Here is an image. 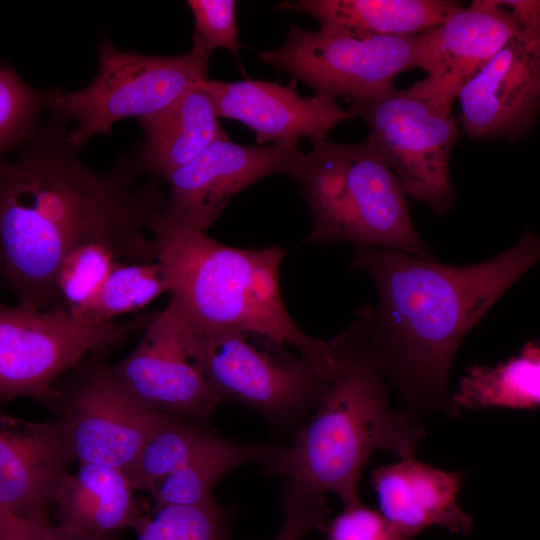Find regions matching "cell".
<instances>
[{"instance_id":"cell-24","label":"cell","mask_w":540,"mask_h":540,"mask_svg":"<svg viewBox=\"0 0 540 540\" xmlns=\"http://www.w3.org/2000/svg\"><path fill=\"white\" fill-rule=\"evenodd\" d=\"M225 440L214 427L169 414L125 474L135 490L150 493L162 478L214 450Z\"/></svg>"},{"instance_id":"cell-31","label":"cell","mask_w":540,"mask_h":540,"mask_svg":"<svg viewBox=\"0 0 540 540\" xmlns=\"http://www.w3.org/2000/svg\"><path fill=\"white\" fill-rule=\"evenodd\" d=\"M324 533L326 540H409L380 511L361 501L343 506Z\"/></svg>"},{"instance_id":"cell-12","label":"cell","mask_w":540,"mask_h":540,"mask_svg":"<svg viewBox=\"0 0 540 540\" xmlns=\"http://www.w3.org/2000/svg\"><path fill=\"white\" fill-rule=\"evenodd\" d=\"M110 368L153 409L213 427V412L220 400L198 360L194 333L170 303L155 312L140 342Z\"/></svg>"},{"instance_id":"cell-28","label":"cell","mask_w":540,"mask_h":540,"mask_svg":"<svg viewBox=\"0 0 540 540\" xmlns=\"http://www.w3.org/2000/svg\"><path fill=\"white\" fill-rule=\"evenodd\" d=\"M121 263H130L114 246L105 242L79 245L64 259L56 279L64 310L81 312L98 294L106 279Z\"/></svg>"},{"instance_id":"cell-7","label":"cell","mask_w":540,"mask_h":540,"mask_svg":"<svg viewBox=\"0 0 540 540\" xmlns=\"http://www.w3.org/2000/svg\"><path fill=\"white\" fill-rule=\"evenodd\" d=\"M368 139L398 178L405 194L442 216L454 205L450 157L457 128L451 105L423 89L363 95L349 100Z\"/></svg>"},{"instance_id":"cell-27","label":"cell","mask_w":540,"mask_h":540,"mask_svg":"<svg viewBox=\"0 0 540 540\" xmlns=\"http://www.w3.org/2000/svg\"><path fill=\"white\" fill-rule=\"evenodd\" d=\"M61 88H31L5 63L0 68V151L2 156L27 146L41 128L42 113L52 109Z\"/></svg>"},{"instance_id":"cell-13","label":"cell","mask_w":540,"mask_h":540,"mask_svg":"<svg viewBox=\"0 0 540 540\" xmlns=\"http://www.w3.org/2000/svg\"><path fill=\"white\" fill-rule=\"evenodd\" d=\"M303 156L298 144L240 145L229 136L218 139L169 177L161 213L207 232L239 192L273 174L293 178Z\"/></svg>"},{"instance_id":"cell-5","label":"cell","mask_w":540,"mask_h":540,"mask_svg":"<svg viewBox=\"0 0 540 540\" xmlns=\"http://www.w3.org/2000/svg\"><path fill=\"white\" fill-rule=\"evenodd\" d=\"M312 145L293 177L312 217L308 241L350 242L435 258L412 223L398 178L368 138Z\"/></svg>"},{"instance_id":"cell-21","label":"cell","mask_w":540,"mask_h":540,"mask_svg":"<svg viewBox=\"0 0 540 540\" xmlns=\"http://www.w3.org/2000/svg\"><path fill=\"white\" fill-rule=\"evenodd\" d=\"M458 5L446 0H295L279 8L310 15L324 31L374 36L428 32Z\"/></svg>"},{"instance_id":"cell-22","label":"cell","mask_w":540,"mask_h":540,"mask_svg":"<svg viewBox=\"0 0 540 540\" xmlns=\"http://www.w3.org/2000/svg\"><path fill=\"white\" fill-rule=\"evenodd\" d=\"M451 399L458 409L540 408V339L493 366L468 367Z\"/></svg>"},{"instance_id":"cell-4","label":"cell","mask_w":540,"mask_h":540,"mask_svg":"<svg viewBox=\"0 0 540 540\" xmlns=\"http://www.w3.org/2000/svg\"><path fill=\"white\" fill-rule=\"evenodd\" d=\"M330 341L334 366L324 397L264 472L319 496L333 494L345 506L361 501L360 476L374 453L413 456L426 430L418 416L390 408L386 379L354 322Z\"/></svg>"},{"instance_id":"cell-26","label":"cell","mask_w":540,"mask_h":540,"mask_svg":"<svg viewBox=\"0 0 540 540\" xmlns=\"http://www.w3.org/2000/svg\"><path fill=\"white\" fill-rule=\"evenodd\" d=\"M235 510L216 502L167 505L141 515L133 526L137 540H233Z\"/></svg>"},{"instance_id":"cell-19","label":"cell","mask_w":540,"mask_h":540,"mask_svg":"<svg viewBox=\"0 0 540 540\" xmlns=\"http://www.w3.org/2000/svg\"><path fill=\"white\" fill-rule=\"evenodd\" d=\"M134 490L121 470L80 464L58 490L52 529L61 540H118L142 515Z\"/></svg>"},{"instance_id":"cell-23","label":"cell","mask_w":540,"mask_h":540,"mask_svg":"<svg viewBox=\"0 0 540 540\" xmlns=\"http://www.w3.org/2000/svg\"><path fill=\"white\" fill-rule=\"evenodd\" d=\"M283 446L226 438L214 450L162 478L149 493L153 508L167 505H206L216 502L213 489L229 472L248 464L263 471L279 457Z\"/></svg>"},{"instance_id":"cell-14","label":"cell","mask_w":540,"mask_h":540,"mask_svg":"<svg viewBox=\"0 0 540 540\" xmlns=\"http://www.w3.org/2000/svg\"><path fill=\"white\" fill-rule=\"evenodd\" d=\"M457 98L470 139L512 140L533 124L540 110V9Z\"/></svg>"},{"instance_id":"cell-30","label":"cell","mask_w":540,"mask_h":540,"mask_svg":"<svg viewBox=\"0 0 540 540\" xmlns=\"http://www.w3.org/2000/svg\"><path fill=\"white\" fill-rule=\"evenodd\" d=\"M282 523L273 540H306L309 532L325 531L330 509L319 496L285 482L280 501Z\"/></svg>"},{"instance_id":"cell-10","label":"cell","mask_w":540,"mask_h":540,"mask_svg":"<svg viewBox=\"0 0 540 540\" xmlns=\"http://www.w3.org/2000/svg\"><path fill=\"white\" fill-rule=\"evenodd\" d=\"M424 33L356 35L291 25L285 42L259 59L305 83L315 96L346 100L387 91L402 72L420 68Z\"/></svg>"},{"instance_id":"cell-17","label":"cell","mask_w":540,"mask_h":540,"mask_svg":"<svg viewBox=\"0 0 540 540\" xmlns=\"http://www.w3.org/2000/svg\"><path fill=\"white\" fill-rule=\"evenodd\" d=\"M201 86L212 98L220 118L241 122L254 132L258 145L312 143L325 140L338 124L355 118L351 109L319 96L301 97L296 80L288 85L246 79L224 82L210 77Z\"/></svg>"},{"instance_id":"cell-6","label":"cell","mask_w":540,"mask_h":540,"mask_svg":"<svg viewBox=\"0 0 540 540\" xmlns=\"http://www.w3.org/2000/svg\"><path fill=\"white\" fill-rule=\"evenodd\" d=\"M154 313L125 321H90L65 310L0 304V399L27 397L51 411L55 384L91 359H105L137 333Z\"/></svg>"},{"instance_id":"cell-3","label":"cell","mask_w":540,"mask_h":540,"mask_svg":"<svg viewBox=\"0 0 540 540\" xmlns=\"http://www.w3.org/2000/svg\"><path fill=\"white\" fill-rule=\"evenodd\" d=\"M157 260L164 267L170 304L194 333L244 332L296 349L329 376L330 340L315 339L292 320L283 303L278 245L242 249L179 225L161 210L151 223Z\"/></svg>"},{"instance_id":"cell-20","label":"cell","mask_w":540,"mask_h":540,"mask_svg":"<svg viewBox=\"0 0 540 540\" xmlns=\"http://www.w3.org/2000/svg\"><path fill=\"white\" fill-rule=\"evenodd\" d=\"M219 118L200 83L167 108L139 119L145 139L137 158L143 172L167 181L213 142L228 137Z\"/></svg>"},{"instance_id":"cell-2","label":"cell","mask_w":540,"mask_h":540,"mask_svg":"<svg viewBox=\"0 0 540 540\" xmlns=\"http://www.w3.org/2000/svg\"><path fill=\"white\" fill-rule=\"evenodd\" d=\"M540 261V237L474 264L447 265L409 253L355 247L351 266L369 275L377 300L353 321L372 360L408 411L456 416L448 375L467 333Z\"/></svg>"},{"instance_id":"cell-16","label":"cell","mask_w":540,"mask_h":540,"mask_svg":"<svg viewBox=\"0 0 540 540\" xmlns=\"http://www.w3.org/2000/svg\"><path fill=\"white\" fill-rule=\"evenodd\" d=\"M77 461L60 420L32 422L1 413L0 511L47 521L49 509Z\"/></svg>"},{"instance_id":"cell-32","label":"cell","mask_w":540,"mask_h":540,"mask_svg":"<svg viewBox=\"0 0 540 540\" xmlns=\"http://www.w3.org/2000/svg\"><path fill=\"white\" fill-rule=\"evenodd\" d=\"M0 540H61L52 521L18 518L0 511Z\"/></svg>"},{"instance_id":"cell-1","label":"cell","mask_w":540,"mask_h":540,"mask_svg":"<svg viewBox=\"0 0 540 540\" xmlns=\"http://www.w3.org/2000/svg\"><path fill=\"white\" fill-rule=\"evenodd\" d=\"M51 112L12 161L1 157V268L17 303L64 310L57 274L79 245L111 244L130 263L157 260L151 223L166 196L136 183L143 172L137 156L106 172L89 168L68 141L71 120Z\"/></svg>"},{"instance_id":"cell-15","label":"cell","mask_w":540,"mask_h":540,"mask_svg":"<svg viewBox=\"0 0 540 540\" xmlns=\"http://www.w3.org/2000/svg\"><path fill=\"white\" fill-rule=\"evenodd\" d=\"M531 1L475 0L459 4L436 28L424 33L419 85L452 104L461 88L522 28Z\"/></svg>"},{"instance_id":"cell-25","label":"cell","mask_w":540,"mask_h":540,"mask_svg":"<svg viewBox=\"0 0 540 540\" xmlns=\"http://www.w3.org/2000/svg\"><path fill=\"white\" fill-rule=\"evenodd\" d=\"M167 292L160 261L121 263L113 269L94 299L77 315L90 321H113L140 310Z\"/></svg>"},{"instance_id":"cell-9","label":"cell","mask_w":540,"mask_h":540,"mask_svg":"<svg viewBox=\"0 0 540 540\" xmlns=\"http://www.w3.org/2000/svg\"><path fill=\"white\" fill-rule=\"evenodd\" d=\"M194 335L198 360L220 402L254 411L276 434L293 439L329 387L330 378L311 360L273 356L247 333Z\"/></svg>"},{"instance_id":"cell-29","label":"cell","mask_w":540,"mask_h":540,"mask_svg":"<svg viewBox=\"0 0 540 540\" xmlns=\"http://www.w3.org/2000/svg\"><path fill=\"white\" fill-rule=\"evenodd\" d=\"M194 17L192 49L210 57L219 47L239 58L242 44L238 36L236 1L188 0Z\"/></svg>"},{"instance_id":"cell-8","label":"cell","mask_w":540,"mask_h":540,"mask_svg":"<svg viewBox=\"0 0 540 540\" xmlns=\"http://www.w3.org/2000/svg\"><path fill=\"white\" fill-rule=\"evenodd\" d=\"M209 58L194 49L175 56L124 52L104 38L92 81L81 90L62 91L51 111L76 120L68 141L79 150L95 135L109 134L119 120L142 119L176 102L209 78Z\"/></svg>"},{"instance_id":"cell-11","label":"cell","mask_w":540,"mask_h":540,"mask_svg":"<svg viewBox=\"0 0 540 540\" xmlns=\"http://www.w3.org/2000/svg\"><path fill=\"white\" fill-rule=\"evenodd\" d=\"M53 413L77 461L126 473L168 417L133 395L105 359L88 360L58 380Z\"/></svg>"},{"instance_id":"cell-18","label":"cell","mask_w":540,"mask_h":540,"mask_svg":"<svg viewBox=\"0 0 540 540\" xmlns=\"http://www.w3.org/2000/svg\"><path fill=\"white\" fill-rule=\"evenodd\" d=\"M465 470L446 471L422 463L413 456L378 466L370 484L379 511L406 538L439 526L450 533L468 534L474 520L457 504Z\"/></svg>"}]
</instances>
